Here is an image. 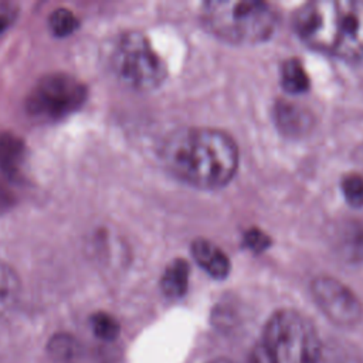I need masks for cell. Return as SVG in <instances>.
<instances>
[{
  "label": "cell",
  "mask_w": 363,
  "mask_h": 363,
  "mask_svg": "<svg viewBox=\"0 0 363 363\" xmlns=\"http://www.w3.org/2000/svg\"><path fill=\"white\" fill-rule=\"evenodd\" d=\"M162 160L177 179L200 187L227 184L238 167V149L224 132L213 128H182L162 145Z\"/></svg>",
  "instance_id": "cell-1"
},
{
  "label": "cell",
  "mask_w": 363,
  "mask_h": 363,
  "mask_svg": "<svg viewBox=\"0 0 363 363\" xmlns=\"http://www.w3.org/2000/svg\"><path fill=\"white\" fill-rule=\"evenodd\" d=\"M298 35L323 52L363 61V0H316L299 7Z\"/></svg>",
  "instance_id": "cell-2"
},
{
  "label": "cell",
  "mask_w": 363,
  "mask_h": 363,
  "mask_svg": "<svg viewBox=\"0 0 363 363\" xmlns=\"http://www.w3.org/2000/svg\"><path fill=\"white\" fill-rule=\"evenodd\" d=\"M316 329L302 313L277 311L265 323L252 363H320Z\"/></svg>",
  "instance_id": "cell-3"
},
{
  "label": "cell",
  "mask_w": 363,
  "mask_h": 363,
  "mask_svg": "<svg viewBox=\"0 0 363 363\" xmlns=\"http://www.w3.org/2000/svg\"><path fill=\"white\" fill-rule=\"evenodd\" d=\"M203 24L220 38L237 44L267 40L277 26V14L264 1L213 0L203 4Z\"/></svg>",
  "instance_id": "cell-4"
},
{
  "label": "cell",
  "mask_w": 363,
  "mask_h": 363,
  "mask_svg": "<svg viewBox=\"0 0 363 363\" xmlns=\"http://www.w3.org/2000/svg\"><path fill=\"white\" fill-rule=\"evenodd\" d=\"M115 75L129 88L150 91L166 78V65L146 35L129 31L119 37L112 51Z\"/></svg>",
  "instance_id": "cell-5"
},
{
  "label": "cell",
  "mask_w": 363,
  "mask_h": 363,
  "mask_svg": "<svg viewBox=\"0 0 363 363\" xmlns=\"http://www.w3.org/2000/svg\"><path fill=\"white\" fill-rule=\"evenodd\" d=\"M86 99L85 85L65 72L40 78L26 98L28 115L40 121H60L75 112Z\"/></svg>",
  "instance_id": "cell-6"
},
{
  "label": "cell",
  "mask_w": 363,
  "mask_h": 363,
  "mask_svg": "<svg viewBox=\"0 0 363 363\" xmlns=\"http://www.w3.org/2000/svg\"><path fill=\"white\" fill-rule=\"evenodd\" d=\"M311 291L320 311L332 322L343 326L359 322L362 316V303L359 298L340 281L322 275L313 279Z\"/></svg>",
  "instance_id": "cell-7"
},
{
  "label": "cell",
  "mask_w": 363,
  "mask_h": 363,
  "mask_svg": "<svg viewBox=\"0 0 363 363\" xmlns=\"http://www.w3.org/2000/svg\"><path fill=\"white\" fill-rule=\"evenodd\" d=\"M191 255L196 262L213 278L221 279L230 272V259L227 254L214 242L197 238L191 245Z\"/></svg>",
  "instance_id": "cell-8"
},
{
  "label": "cell",
  "mask_w": 363,
  "mask_h": 363,
  "mask_svg": "<svg viewBox=\"0 0 363 363\" xmlns=\"http://www.w3.org/2000/svg\"><path fill=\"white\" fill-rule=\"evenodd\" d=\"M27 157L24 140L11 133H0V170L10 179L20 176Z\"/></svg>",
  "instance_id": "cell-9"
},
{
  "label": "cell",
  "mask_w": 363,
  "mask_h": 363,
  "mask_svg": "<svg viewBox=\"0 0 363 363\" xmlns=\"http://www.w3.org/2000/svg\"><path fill=\"white\" fill-rule=\"evenodd\" d=\"M277 125L289 135H299L311 126V116L301 106L279 101L275 106Z\"/></svg>",
  "instance_id": "cell-10"
},
{
  "label": "cell",
  "mask_w": 363,
  "mask_h": 363,
  "mask_svg": "<svg viewBox=\"0 0 363 363\" xmlns=\"http://www.w3.org/2000/svg\"><path fill=\"white\" fill-rule=\"evenodd\" d=\"M21 284L17 272L0 259V319L9 315L18 302Z\"/></svg>",
  "instance_id": "cell-11"
},
{
  "label": "cell",
  "mask_w": 363,
  "mask_h": 363,
  "mask_svg": "<svg viewBox=\"0 0 363 363\" xmlns=\"http://www.w3.org/2000/svg\"><path fill=\"white\" fill-rule=\"evenodd\" d=\"M189 264L179 258L172 261L160 278L162 292L169 298H180L187 291Z\"/></svg>",
  "instance_id": "cell-12"
},
{
  "label": "cell",
  "mask_w": 363,
  "mask_h": 363,
  "mask_svg": "<svg viewBox=\"0 0 363 363\" xmlns=\"http://www.w3.org/2000/svg\"><path fill=\"white\" fill-rule=\"evenodd\" d=\"M281 84L289 94H302L309 89V77L299 60L289 58L282 64Z\"/></svg>",
  "instance_id": "cell-13"
},
{
  "label": "cell",
  "mask_w": 363,
  "mask_h": 363,
  "mask_svg": "<svg viewBox=\"0 0 363 363\" xmlns=\"http://www.w3.org/2000/svg\"><path fill=\"white\" fill-rule=\"evenodd\" d=\"M79 27L78 17L69 9L60 7L48 16V28L55 37H68Z\"/></svg>",
  "instance_id": "cell-14"
},
{
  "label": "cell",
  "mask_w": 363,
  "mask_h": 363,
  "mask_svg": "<svg viewBox=\"0 0 363 363\" xmlns=\"http://www.w3.org/2000/svg\"><path fill=\"white\" fill-rule=\"evenodd\" d=\"M91 326L96 337L102 340H113L119 335V323L118 320L106 313V312H96L91 318Z\"/></svg>",
  "instance_id": "cell-15"
},
{
  "label": "cell",
  "mask_w": 363,
  "mask_h": 363,
  "mask_svg": "<svg viewBox=\"0 0 363 363\" xmlns=\"http://www.w3.org/2000/svg\"><path fill=\"white\" fill-rule=\"evenodd\" d=\"M342 193L346 201L353 207L363 206V174L347 173L340 182Z\"/></svg>",
  "instance_id": "cell-16"
},
{
  "label": "cell",
  "mask_w": 363,
  "mask_h": 363,
  "mask_svg": "<svg viewBox=\"0 0 363 363\" xmlns=\"http://www.w3.org/2000/svg\"><path fill=\"white\" fill-rule=\"evenodd\" d=\"M48 349L58 359H71L78 352V343L69 335H55L51 339Z\"/></svg>",
  "instance_id": "cell-17"
},
{
  "label": "cell",
  "mask_w": 363,
  "mask_h": 363,
  "mask_svg": "<svg viewBox=\"0 0 363 363\" xmlns=\"http://www.w3.org/2000/svg\"><path fill=\"white\" fill-rule=\"evenodd\" d=\"M269 241H271L269 237L258 228H251L244 234L245 247L255 252H259V251H264L265 248H268Z\"/></svg>",
  "instance_id": "cell-18"
},
{
  "label": "cell",
  "mask_w": 363,
  "mask_h": 363,
  "mask_svg": "<svg viewBox=\"0 0 363 363\" xmlns=\"http://www.w3.org/2000/svg\"><path fill=\"white\" fill-rule=\"evenodd\" d=\"M10 23H11V16L6 11H0V34L7 30Z\"/></svg>",
  "instance_id": "cell-19"
},
{
  "label": "cell",
  "mask_w": 363,
  "mask_h": 363,
  "mask_svg": "<svg viewBox=\"0 0 363 363\" xmlns=\"http://www.w3.org/2000/svg\"><path fill=\"white\" fill-rule=\"evenodd\" d=\"M211 363H228V362H225V360H216V362H211Z\"/></svg>",
  "instance_id": "cell-20"
}]
</instances>
